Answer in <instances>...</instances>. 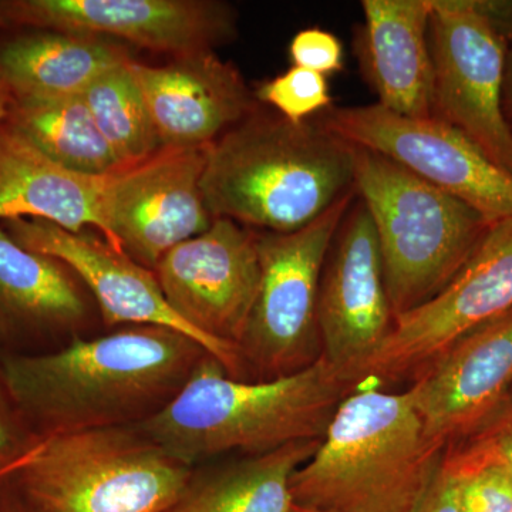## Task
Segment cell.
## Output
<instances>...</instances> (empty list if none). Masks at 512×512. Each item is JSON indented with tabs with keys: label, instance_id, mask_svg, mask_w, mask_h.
Returning <instances> with one entry per match:
<instances>
[{
	"label": "cell",
	"instance_id": "obj_1",
	"mask_svg": "<svg viewBox=\"0 0 512 512\" xmlns=\"http://www.w3.org/2000/svg\"><path fill=\"white\" fill-rule=\"evenodd\" d=\"M211 356L163 326H130L74 338L46 353H5L0 375L39 440L103 427L137 426L165 409Z\"/></svg>",
	"mask_w": 512,
	"mask_h": 512
},
{
	"label": "cell",
	"instance_id": "obj_2",
	"mask_svg": "<svg viewBox=\"0 0 512 512\" xmlns=\"http://www.w3.org/2000/svg\"><path fill=\"white\" fill-rule=\"evenodd\" d=\"M359 386L325 357L292 375L239 380L208 356L173 402L137 426L191 467L224 454L259 456L322 440Z\"/></svg>",
	"mask_w": 512,
	"mask_h": 512
},
{
	"label": "cell",
	"instance_id": "obj_3",
	"mask_svg": "<svg viewBox=\"0 0 512 512\" xmlns=\"http://www.w3.org/2000/svg\"><path fill=\"white\" fill-rule=\"evenodd\" d=\"M355 190L352 146L318 121L252 114L208 148L201 191L212 218L298 231Z\"/></svg>",
	"mask_w": 512,
	"mask_h": 512
},
{
	"label": "cell",
	"instance_id": "obj_4",
	"mask_svg": "<svg viewBox=\"0 0 512 512\" xmlns=\"http://www.w3.org/2000/svg\"><path fill=\"white\" fill-rule=\"evenodd\" d=\"M409 392L376 387L343 400L291 480L293 505L322 512H409L440 467Z\"/></svg>",
	"mask_w": 512,
	"mask_h": 512
},
{
	"label": "cell",
	"instance_id": "obj_5",
	"mask_svg": "<svg viewBox=\"0 0 512 512\" xmlns=\"http://www.w3.org/2000/svg\"><path fill=\"white\" fill-rule=\"evenodd\" d=\"M352 151L357 197L375 227L396 319L439 295L476 252L491 224L392 158L362 147L352 146Z\"/></svg>",
	"mask_w": 512,
	"mask_h": 512
},
{
	"label": "cell",
	"instance_id": "obj_6",
	"mask_svg": "<svg viewBox=\"0 0 512 512\" xmlns=\"http://www.w3.org/2000/svg\"><path fill=\"white\" fill-rule=\"evenodd\" d=\"M194 470L140 427L116 426L40 440L12 478L45 512H164Z\"/></svg>",
	"mask_w": 512,
	"mask_h": 512
},
{
	"label": "cell",
	"instance_id": "obj_7",
	"mask_svg": "<svg viewBox=\"0 0 512 512\" xmlns=\"http://www.w3.org/2000/svg\"><path fill=\"white\" fill-rule=\"evenodd\" d=\"M356 197L355 188L298 231L258 234L261 281L238 348L252 380L292 375L322 357L320 279L333 239Z\"/></svg>",
	"mask_w": 512,
	"mask_h": 512
},
{
	"label": "cell",
	"instance_id": "obj_8",
	"mask_svg": "<svg viewBox=\"0 0 512 512\" xmlns=\"http://www.w3.org/2000/svg\"><path fill=\"white\" fill-rule=\"evenodd\" d=\"M168 305L207 343L228 376L248 380L239 356L261 281L258 234L215 218L171 249L154 269Z\"/></svg>",
	"mask_w": 512,
	"mask_h": 512
},
{
	"label": "cell",
	"instance_id": "obj_9",
	"mask_svg": "<svg viewBox=\"0 0 512 512\" xmlns=\"http://www.w3.org/2000/svg\"><path fill=\"white\" fill-rule=\"evenodd\" d=\"M431 117L457 128L512 174V128L503 97L508 43L484 0H431Z\"/></svg>",
	"mask_w": 512,
	"mask_h": 512
},
{
	"label": "cell",
	"instance_id": "obj_10",
	"mask_svg": "<svg viewBox=\"0 0 512 512\" xmlns=\"http://www.w3.org/2000/svg\"><path fill=\"white\" fill-rule=\"evenodd\" d=\"M316 121L352 146L392 158L491 225L512 218V174L443 121L410 119L377 103L330 107Z\"/></svg>",
	"mask_w": 512,
	"mask_h": 512
},
{
	"label": "cell",
	"instance_id": "obj_11",
	"mask_svg": "<svg viewBox=\"0 0 512 512\" xmlns=\"http://www.w3.org/2000/svg\"><path fill=\"white\" fill-rule=\"evenodd\" d=\"M511 308L512 218H507L491 225L439 295L394 319L382 348L360 370V383L412 380L451 343Z\"/></svg>",
	"mask_w": 512,
	"mask_h": 512
},
{
	"label": "cell",
	"instance_id": "obj_12",
	"mask_svg": "<svg viewBox=\"0 0 512 512\" xmlns=\"http://www.w3.org/2000/svg\"><path fill=\"white\" fill-rule=\"evenodd\" d=\"M208 148H163L111 174L101 207L104 241L154 271L167 252L207 231L214 222L201 191Z\"/></svg>",
	"mask_w": 512,
	"mask_h": 512
},
{
	"label": "cell",
	"instance_id": "obj_13",
	"mask_svg": "<svg viewBox=\"0 0 512 512\" xmlns=\"http://www.w3.org/2000/svg\"><path fill=\"white\" fill-rule=\"evenodd\" d=\"M8 25L47 32L107 35L175 56L227 42L235 15L207 0H2Z\"/></svg>",
	"mask_w": 512,
	"mask_h": 512
},
{
	"label": "cell",
	"instance_id": "obj_14",
	"mask_svg": "<svg viewBox=\"0 0 512 512\" xmlns=\"http://www.w3.org/2000/svg\"><path fill=\"white\" fill-rule=\"evenodd\" d=\"M382 256L362 201L350 208L333 239L318 301L322 357L360 383V370L393 328Z\"/></svg>",
	"mask_w": 512,
	"mask_h": 512
},
{
	"label": "cell",
	"instance_id": "obj_15",
	"mask_svg": "<svg viewBox=\"0 0 512 512\" xmlns=\"http://www.w3.org/2000/svg\"><path fill=\"white\" fill-rule=\"evenodd\" d=\"M407 389L431 444L444 451L476 427L512 387V308L471 329Z\"/></svg>",
	"mask_w": 512,
	"mask_h": 512
},
{
	"label": "cell",
	"instance_id": "obj_16",
	"mask_svg": "<svg viewBox=\"0 0 512 512\" xmlns=\"http://www.w3.org/2000/svg\"><path fill=\"white\" fill-rule=\"evenodd\" d=\"M127 64L161 148L211 146L255 113L254 97L237 67L212 50L175 56L164 66Z\"/></svg>",
	"mask_w": 512,
	"mask_h": 512
},
{
	"label": "cell",
	"instance_id": "obj_17",
	"mask_svg": "<svg viewBox=\"0 0 512 512\" xmlns=\"http://www.w3.org/2000/svg\"><path fill=\"white\" fill-rule=\"evenodd\" d=\"M2 227L22 247L52 256L82 279L99 303L106 326H163L197 340L210 353L205 340L168 305L154 271L104 239L29 218L5 221Z\"/></svg>",
	"mask_w": 512,
	"mask_h": 512
},
{
	"label": "cell",
	"instance_id": "obj_18",
	"mask_svg": "<svg viewBox=\"0 0 512 512\" xmlns=\"http://www.w3.org/2000/svg\"><path fill=\"white\" fill-rule=\"evenodd\" d=\"M355 52L367 84L384 109L430 119L434 67L430 49L431 0H363Z\"/></svg>",
	"mask_w": 512,
	"mask_h": 512
},
{
	"label": "cell",
	"instance_id": "obj_19",
	"mask_svg": "<svg viewBox=\"0 0 512 512\" xmlns=\"http://www.w3.org/2000/svg\"><path fill=\"white\" fill-rule=\"evenodd\" d=\"M111 175V174H110ZM110 175L69 170L37 150L8 123L0 127V221L42 220L82 234L101 231Z\"/></svg>",
	"mask_w": 512,
	"mask_h": 512
},
{
	"label": "cell",
	"instance_id": "obj_20",
	"mask_svg": "<svg viewBox=\"0 0 512 512\" xmlns=\"http://www.w3.org/2000/svg\"><path fill=\"white\" fill-rule=\"evenodd\" d=\"M320 441H299L271 453L197 470L164 512H291V480Z\"/></svg>",
	"mask_w": 512,
	"mask_h": 512
},
{
	"label": "cell",
	"instance_id": "obj_21",
	"mask_svg": "<svg viewBox=\"0 0 512 512\" xmlns=\"http://www.w3.org/2000/svg\"><path fill=\"white\" fill-rule=\"evenodd\" d=\"M127 60L99 37L73 33L40 32L0 46V74L13 96H80L97 77Z\"/></svg>",
	"mask_w": 512,
	"mask_h": 512
},
{
	"label": "cell",
	"instance_id": "obj_22",
	"mask_svg": "<svg viewBox=\"0 0 512 512\" xmlns=\"http://www.w3.org/2000/svg\"><path fill=\"white\" fill-rule=\"evenodd\" d=\"M0 311L19 329L64 332L86 319L87 306L72 272L22 247L0 225Z\"/></svg>",
	"mask_w": 512,
	"mask_h": 512
},
{
	"label": "cell",
	"instance_id": "obj_23",
	"mask_svg": "<svg viewBox=\"0 0 512 512\" xmlns=\"http://www.w3.org/2000/svg\"><path fill=\"white\" fill-rule=\"evenodd\" d=\"M6 123L57 164L87 175L124 170L80 96H13Z\"/></svg>",
	"mask_w": 512,
	"mask_h": 512
},
{
	"label": "cell",
	"instance_id": "obj_24",
	"mask_svg": "<svg viewBox=\"0 0 512 512\" xmlns=\"http://www.w3.org/2000/svg\"><path fill=\"white\" fill-rule=\"evenodd\" d=\"M128 60L101 74L83 93L100 133L123 168L146 163L163 150Z\"/></svg>",
	"mask_w": 512,
	"mask_h": 512
},
{
	"label": "cell",
	"instance_id": "obj_25",
	"mask_svg": "<svg viewBox=\"0 0 512 512\" xmlns=\"http://www.w3.org/2000/svg\"><path fill=\"white\" fill-rule=\"evenodd\" d=\"M488 467L503 468L512 477V387L493 412L444 448L440 461L454 480Z\"/></svg>",
	"mask_w": 512,
	"mask_h": 512
},
{
	"label": "cell",
	"instance_id": "obj_26",
	"mask_svg": "<svg viewBox=\"0 0 512 512\" xmlns=\"http://www.w3.org/2000/svg\"><path fill=\"white\" fill-rule=\"evenodd\" d=\"M256 97L292 124L311 121L333 107L328 77L296 66L261 84Z\"/></svg>",
	"mask_w": 512,
	"mask_h": 512
},
{
	"label": "cell",
	"instance_id": "obj_27",
	"mask_svg": "<svg viewBox=\"0 0 512 512\" xmlns=\"http://www.w3.org/2000/svg\"><path fill=\"white\" fill-rule=\"evenodd\" d=\"M454 484L458 512L512 511V477L503 468H483L456 478Z\"/></svg>",
	"mask_w": 512,
	"mask_h": 512
},
{
	"label": "cell",
	"instance_id": "obj_28",
	"mask_svg": "<svg viewBox=\"0 0 512 512\" xmlns=\"http://www.w3.org/2000/svg\"><path fill=\"white\" fill-rule=\"evenodd\" d=\"M293 66L329 77L345 69L342 42L328 30L303 29L293 36L289 45Z\"/></svg>",
	"mask_w": 512,
	"mask_h": 512
},
{
	"label": "cell",
	"instance_id": "obj_29",
	"mask_svg": "<svg viewBox=\"0 0 512 512\" xmlns=\"http://www.w3.org/2000/svg\"><path fill=\"white\" fill-rule=\"evenodd\" d=\"M39 443L13 403L0 375V470L20 466Z\"/></svg>",
	"mask_w": 512,
	"mask_h": 512
},
{
	"label": "cell",
	"instance_id": "obj_30",
	"mask_svg": "<svg viewBox=\"0 0 512 512\" xmlns=\"http://www.w3.org/2000/svg\"><path fill=\"white\" fill-rule=\"evenodd\" d=\"M409 512H458L456 484L439 467L436 476Z\"/></svg>",
	"mask_w": 512,
	"mask_h": 512
},
{
	"label": "cell",
	"instance_id": "obj_31",
	"mask_svg": "<svg viewBox=\"0 0 512 512\" xmlns=\"http://www.w3.org/2000/svg\"><path fill=\"white\" fill-rule=\"evenodd\" d=\"M12 473L0 477V512H45L22 493Z\"/></svg>",
	"mask_w": 512,
	"mask_h": 512
},
{
	"label": "cell",
	"instance_id": "obj_32",
	"mask_svg": "<svg viewBox=\"0 0 512 512\" xmlns=\"http://www.w3.org/2000/svg\"><path fill=\"white\" fill-rule=\"evenodd\" d=\"M484 6L507 43L512 42V0H484Z\"/></svg>",
	"mask_w": 512,
	"mask_h": 512
},
{
	"label": "cell",
	"instance_id": "obj_33",
	"mask_svg": "<svg viewBox=\"0 0 512 512\" xmlns=\"http://www.w3.org/2000/svg\"><path fill=\"white\" fill-rule=\"evenodd\" d=\"M12 99V90H10L9 84L6 83V80L3 79L2 74H0V127H2V124L5 123L6 119H8Z\"/></svg>",
	"mask_w": 512,
	"mask_h": 512
},
{
	"label": "cell",
	"instance_id": "obj_34",
	"mask_svg": "<svg viewBox=\"0 0 512 512\" xmlns=\"http://www.w3.org/2000/svg\"><path fill=\"white\" fill-rule=\"evenodd\" d=\"M15 336L16 332L15 329H13L12 323H10L9 319L0 311V345H5V343L15 338Z\"/></svg>",
	"mask_w": 512,
	"mask_h": 512
},
{
	"label": "cell",
	"instance_id": "obj_35",
	"mask_svg": "<svg viewBox=\"0 0 512 512\" xmlns=\"http://www.w3.org/2000/svg\"><path fill=\"white\" fill-rule=\"evenodd\" d=\"M505 87H507L508 100L512 107V49L508 50L507 70H505Z\"/></svg>",
	"mask_w": 512,
	"mask_h": 512
},
{
	"label": "cell",
	"instance_id": "obj_36",
	"mask_svg": "<svg viewBox=\"0 0 512 512\" xmlns=\"http://www.w3.org/2000/svg\"><path fill=\"white\" fill-rule=\"evenodd\" d=\"M291 512H322V511L306 510V508L296 507V505H293Z\"/></svg>",
	"mask_w": 512,
	"mask_h": 512
},
{
	"label": "cell",
	"instance_id": "obj_37",
	"mask_svg": "<svg viewBox=\"0 0 512 512\" xmlns=\"http://www.w3.org/2000/svg\"><path fill=\"white\" fill-rule=\"evenodd\" d=\"M18 467H10V468H6V470H0V477L5 476V474L12 473V471H15L16 468H18Z\"/></svg>",
	"mask_w": 512,
	"mask_h": 512
},
{
	"label": "cell",
	"instance_id": "obj_38",
	"mask_svg": "<svg viewBox=\"0 0 512 512\" xmlns=\"http://www.w3.org/2000/svg\"><path fill=\"white\" fill-rule=\"evenodd\" d=\"M8 26V23H6L5 18H3L2 13H0V28H6Z\"/></svg>",
	"mask_w": 512,
	"mask_h": 512
},
{
	"label": "cell",
	"instance_id": "obj_39",
	"mask_svg": "<svg viewBox=\"0 0 512 512\" xmlns=\"http://www.w3.org/2000/svg\"><path fill=\"white\" fill-rule=\"evenodd\" d=\"M512 512V511H511Z\"/></svg>",
	"mask_w": 512,
	"mask_h": 512
}]
</instances>
